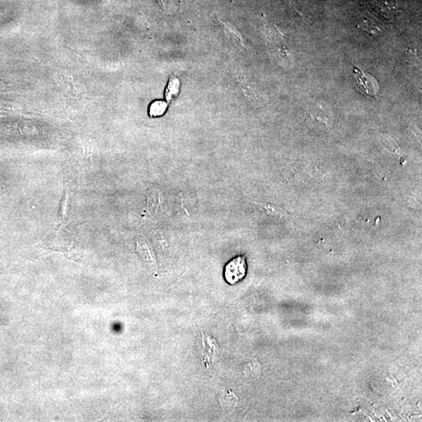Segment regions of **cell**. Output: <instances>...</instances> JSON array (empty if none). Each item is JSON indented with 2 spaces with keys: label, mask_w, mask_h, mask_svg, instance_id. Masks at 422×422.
I'll use <instances>...</instances> for the list:
<instances>
[{
  "label": "cell",
  "mask_w": 422,
  "mask_h": 422,
  "mask_svg": "<svg viewBox=\"0 0 422 422\" xmlns=\"http://www.w3.org/2000/svg\"><path fill=\"white\" fill-rule=\"evenodd\" d=\"M247 273V263L244 256H237L227 262L224 267V279L233 285L242 281Z\"/></svg>",
  "instance_id": "1"
},
{
  "label": "cell",
  "mask_w": 422,
  "mask_h": 422,
  "mask_svg": "<svg viewBox=\"0 0 422 422\" xmlns=\"http://www.w3.org/2000/svg\"><path fill=\"white\" fill-rule=\"evenodd\" d=\"M354 81L360 90L368 96L375 97L379 92V84L374 77L364 72L357 67H354Z\"/></svg>",
  "instance_id": "2"
},
{
  "label": "cell",
  "mask_w": 422,
  "mask_h": 422,
  "mask_svg": "<svg viewBox=\"0 0 422 422\" xmlns=\"http://www.w3.org/2000/svg\"><path fill=\"white\" fill-rule=\"evenodd\" d=\"M219 21H220V25H221L226 37L229 39L230 42L234 44L235 46L244 48L245 46H244L243 42H242V37L236 29L234 28L230 23L221 21V20H219Z\"/></svg>",
  "instance_id": "3"
},
{
  "label": "cell",
  "mask_w": 422,
  "mask_h": 422,
  "mask_svg": "<svg viewBox=\"0 0 422 422\" xmlns=\"http://www.w3.org/2000/svg\"><path fill=\"white\" fill-rule=\"evenodd\" d=\"M179 87L180 82L177 78H170L166 89V99L168 101H171L174 96H177L179 92Z\"/></svg>",
  "instance_id": "4"
},
{
  "label": "cell",
  "mask_w": 422,
  "mask_h": 422,
  "mask_svg": "<svg viewBox=\"0 0 422 422\" xmlns=\"http://www.w3.org/2000/svg\"><path fill=\"white\" fill-rule=\"evenodd\" d=\"M168 108V103L161 100L154 102L150 107V115L151 117L162 116Z\"/></svg>",
  "instance_id": "5"
},
{
  "label": "cell",
  "mask_w": 422,
  "mask_h": 422,
  "mask_svg": "<svg viewBox=\"0 0 422 422\" xmlns=\"http://www.w3.org/2000/svg\"><path fill=\"white\" fill-rule=\"evenodd\" d=\"M69 197L67 194H65L64 197L63 198V201L61 202V206H60V211H59V215L58 217L60 219V221H62L65 216L66 213H67V208L68 205Z\"/></svg>",
  "instance_id": "6"
}]
</instances>
